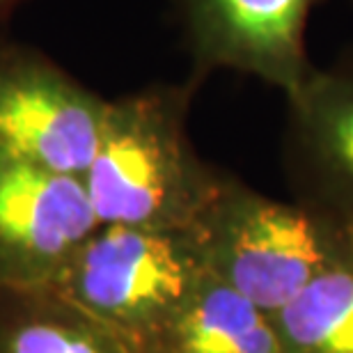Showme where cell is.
<instances>
[{"label": "cell", "instance_id": "obj_1", "mask_svg": "<svg viewBox=\"0 0 353 353\" xmlns=\"http://www.w3.org/2000/svg\"><path fill=\"white\" fill-rule=\"evenodd\" d=\"M193 85H154L108 101L85 190L101 225L193 232L228 181L197 157L186 119Z\"/></svg>", "mask_w": 353, "mask_h": 353}, {"label": "cell", "instance_id": "obj_2", "mask_svg": "<svg viewBox=\"0 0 353 353\" xmlns=\"http://www.w3.org/2000/svg\"><path fill=\"white\" fill-rule=\"evenodd\" d=\"M193 236L207 271L273 316L347 250L353 223L230 174Z\"/></svg>", "mask_w": 353, "mask_h": 353}, {"label": "cell", "instance_id": "obj_3", "mask_svg": "<svg viewBox=\"0 0 353 353\" xmlns=\"http://www.w3.org/2000/svg\"><path fill=\"white\" fill-rule=\"evenodd\" d=\"M207 273L193 232L101 225L48 289L143 351Z\"/></svg>", "mask_w": 353, "mask_h": 353}, {"label": "cell", "instance_id": "obj_4", "mask_svg": "<svg viewBox=\"0 0 353 353\" xmlns=\"http://www.w3.org/2000/svg\"><path fill=\"white\" fill-rule=\"evenodd\" d=\"M108 101L41 53L0 46V150L60 174L85 176Z\"/></svg>", "mask_w": 353, "mask_h": 353}, {"label": "cell", "instance_id": "obj_5", "mask_svg": "<svg viewBox=\"0 0 353 353\" xmlns=\"http://www.w3.org/2000/svg\"><path fill=\"white\" fill-rule=\"evenodd\" d=\"M99 228L83 176L0 150V289L51 287Z\"/></svg>", "mask_w": 353, "mask_h": 353}, {"label": "cell", "instance_id": "obj_6", "mask_svg": "<svg viewBox=\"0 0 353 353\" xmlns=\"http://www.w3.org/2000/svg\"><path fill=\"white\" fill-rule=\"evenodd\" d=\"M319 0H179L195 74L230 69L289 97L312 74L307 21Z\"/></svg>", "mask_w": 353, "mask_h": 353}, {"label": "cell", "instance_id": "obj_7", "mask_svg": "<svg viewBox=\"0 0 353 353\" xmlns=\"http://www.w3.org/2000/svg\"><path fill=\"white\" fill-rule=\"evenodd\" d=\"M285 99V163L296 200L353 223V53L314 67Z\"/></svg>", "mask_w": 353, "mask_h": 353}, {"label": "cell", "instance_id": "obj_8", "mask_svg": "<svg viewBox=\"0 0 353 353\" xmlns=\"http://www.w3.org/2000/svg\"><path fill=\"white\" fill-rule=\"evenodd\" d=\"M143 353H285V349L271 314L207 273Z\"/></svg>", "mask_w": 353, "mask_h": 353}, {"label": "cell", "instance_id": "obj_9", "mask_svg": "<svg viewBox=\"0 0 353 353\" xmlns=\"http://www.w3.org/2000/svg\"><path fill=\"white\" fill-rule=\"evenodd\" d=\"M0 353H143L53 289H0Z\"/></svg>", "mask_w": 353, "mask_h": 353}, {"label": "cell", "instance_id": "obj_10", "mask_svg": "<svg viewBox=\"0 0 353 353\" xmlns=\"http://www.w3.org/2000/svg\"><path fill=\"white\" fill-rule=\"evenodd\" d=\"M273 321L285 353H353V241Z\"/></svg>", "mask_w": 353, "mask_h": 353}, {"label": "cell", "instance_id": "obj_11", "mask_svg": "<svg viewBox=\"0 0 353 353\" xmlns=\"http://www.w3.org/2000/svg\"><path fill=\"white\" fill-rule=\"evenodd\" d=\"M17 3H21V0H0V19H3Z\"/></svg>", "mask_w": 353, "mask_h": 353}, {"label": "cell", "instance_id": "obj_12", "mask_svg": "<svg viewBox=\"0 0 353 353\" xmlns=\"http://www.w3.org/2000/svg\"><path fill=\"white\" fill-rule=\"evenodd\" d=\"M351 5H353V0H351Z\"/></svg>", "mask_w": 353, "mask_h": 353}]
</instances>
